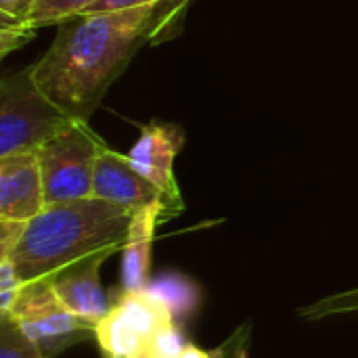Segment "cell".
Wrapping results in <instances>:
<instances>
[{
	"instance_id": "obj_10",
	"label": "cell",
	"mask_w": 358,
	"mask_h": 358,
	"mask_svg": "<svg viewBox=\"0 0 358 358\" xmlns=\"http://www.w3.org/2000/svg\"><path fill=\"white\" fill-rule=\"evenodd\" d=\"M109 256L111 254H96L55 273L48 279L65 308L92 329L113 308V300L105 294L99 281V268Z\"/></svg>"
},
{
	"instance_id": "obj_9",
	"label": "cell",
	"mask_w": 358,
	"mask_h": 358,
	"mask_svg": "<svg viewBox=\"0 0 358 358\" xmlns=\"http://www.w3.org/2000/svg\"><path fill=\"white\" fill-rule=\"evenodd\" d=\"M46 208L36 151L0 157V218L29 222Z\"/></svg>"
},
{
	"instance_id": "obj_13",
	"label": "cell",
	"mask_w": 358,
	"mask_h": 358,
	"mask_svg": "<svg viewBox=\"0 0 358 358\" xmlns=\"http://www.w3.org/2000/svg\"><path fill=\"white\" fill-rule=\"evenodd\" d=\"M94 0H38L25 21L36 29L46 25H61L63 21L82 15Z\"/></svg>"
},
{
	"instance_id": "obj_3",
	"label": "cell",
	"mask_w": 358,
	"mask_h": 358,
	"mask_svg": "<svg viewBox=\"0 0 358 358\" xmlns=\"http://www.w3.org/2000/svg\"><path fill=\"white\" fill-rule=\"evenodd\" d=\"M71 122L38 88L31 67L0 82V157L38 151Z\"/></svg>"
},
{
	"instance_id": "obj_5",
	"label": "cell",
	"mask_w": 358,
	"mask_h": 358,
	"mask_svg": "<svg viewBox=\"0 0 358 358\" xmlns=\"http://www.w3.org/2000/svg\"><path fill=\"white\" fill-rule=\"evenodd\" d=\"M4 321H13L42 358H55L69 346L94 336L90 325L65 308L48 279L25 283Z\"/></svg>"
},
{
	"instance_id": "obj_17",
	"label": "cell",
	"mask_w": 358,
	"mask_h": 358,
	"mask_svg": "<svg viewBox=\"0 0 358 358\" xmlns=\"http://www.w3.org/2000/svg\"><path fill=\"white\" fill-rule=\"evenodd\" d=\"M189 346L185 331L178 323L168 325L162 329L149 344V355L145 358H180L182 350Z\"/></svg>"
},
{
	"instance_id": "obj_1",
	"label": "cell",
	"mask_w": 358,
	"mask_h": 358,
	"mask_svg": "<svg viewBox=\"0 0 358 358\" xmlns=\"http://www.w3.org/2000/svg\"><path fill=\"white\" fill-rule=\"evenodd\" d=\"M185 15V8L166 4L76 15L29 65L34 82L71 120L88 122L136 52L176 36Z\"/></svg>"
},
{
	"instance_id": "obj_2",
	"label": "cell",
	"mask_w": 358,
	"mask_h": 358,
	"mask_svg": "<svg viewBox=\"0 0 358 358\" xmlns=\"http://www.w3.org/2000/svg\"><path fill=\"white\" fill-rule=\"evenodd\" d=\"M132 214L99 197L50 203L27 222L8 258L23 283L50 279L76 262L122 250Z\"/></svg>"
},
{
	"instance_id": "obj_7",
	"label": "cell",
	"mask_w": 358,
	"mask_h": 358,
	"mask_svg": "<svg viewBox=\"0 0 358 358\" xmlns=\"http://www.w3.org/2000/svg\"><path fill=\"white\" fill-rule=\"evenodd\" d=\"M92 197L124 206L128 210H138L147 206H164L170 218L182 212L130 164L128 153L124 155L109 147H105L96 159Z\"/></svg>"
},
{
	"instance_id": "obj_20",
	"label": "cell",
	"mask_w": 358,
	"mask_h": 358,
	"mask_svg": "<svg viewBox=\"0 0 358 358\" xmlns=\"http://www.w3.org/2000/svg\"><path fill=\"white\" fill-rule=\"evenodd\" d=\"M27 222L23 220H10V218H0V258H8L13 250L19 245L23 233H25Z\"/></svg>"
},
{
	"instance_id": "obj_23",
	"label": "cell",
	"mask_w": 358,
	"mask_h": 358,
	"mask_svg": "<svg viewBox=\"0 0 358 358\" xmlns=\"http://www.w3.org/2000/svg\"><path fill=\"white\" fill-rule=\"evenodd\" d=\"M109 358H117V357H109Z\"/></svg>"
},
{
	"instance_id": "obj_19",
	"label": "cell",
	"mask_w": 358,
	"mask_h": 358,
	"mask_svg": "<svg viewBox=\"0 0 358 358\" xmlns=\"http://www.w3.org/2000/svg\"><path fill=\"white\" fill-rule=\"evenodd\" d=\"M145 4H166V6H176V8L187 10L191 0H94L82 15L105 13V10H124V8H134V6H145Z\"/></svg>"
},
{
	"instance_id": "obj_21",
	"label": "cell",
	"mask_w": 358,
	"mask_h": 358,
	"mask_svg": "<svg viewBox=\"0 0 358 358\" xmlns=\"http://www.w3.org/2000/svg\"><path fill=\"white\" fill-rule=\"evenodd\" d=\"M38 0H0V13L13 19H25Z\"/></svg>"
},
{
	"instance_id": "obj_6",
	"label": "cell",
	"mask_w": 358,
	"mask_h": 358,
	"mask_svg": "<svg viewBox=\"0 0 358 358\" xmlns=\"http://www.w3.org/2000/svg\"><path fill=\"white\" fill-rule=\"evenodd\" d=\"M172 323L168 308L147 289H120L113 308L94 327V338L107 357L145 358L151 340Z\"/></svg>"
},
{
	"instance_id": "obj_22",
	"label": "cell",
	"mask_w": 358,
	"mask_h": 358,
	"mask_svg": "<svg viewBox=\"0 0 358 358\" xmlns=\"http://www.w3.org/2000/svg\"><path fill=\"white\" fill-rule=\"evenodd\" d=\"M180 358H216V355H212V352H206V350H201V348H197V346L189 344V346L182 350Z\"/></svg>"
},
{
	"instance_id": "obj_4",
	"label": "cell",
	"mask_w": 358,
	"mask_h": 358,
	"mask_svg": "<svg viewBox=\"0 0 358 358\" xmlns=\"http://www.w3.org/2000/svg\"><path fill=\"white\" fill-rule=\"evenodd\" d=\"M105 141L88 126L73 120L36 153L42 170L46 206L92 197L94 166Z\"/></svg>"
},
{
	"instance_id": "obj_15",
	"label": "cell",
	"mask_w": 358,
	"mask_h": 358,
	"mask_svg": "<svg viewBox=\"0 0 358 358\" xmlns=\"http://www.w3.org/2000/svg\"><path fill=\"white\" fill-rule=\"evenodd\" d=\"M0 358H42L13 321L0 319Z\"/></svg>"
},
{
	"instance_id": "obj_12",
	"label": "cell",
	"mask_w": 358,
	"mask_h": 358,
	"mask_svg": "<svg viewBox=\"0 0 358 358\" xmlns=\"http://www.w3.org/2000/svg\"><path fill=\"white\" fill-rule=\"evenodd\" d=\"M145 289L168 308L174 323L191 319L201 304V289L197 287V283L191 277L174 271L159 273L147 283Z\"/></svg>"
},
{
	"instance_id": "obj_18",
	"label": "cell",
	"mask_w": 358,
	"mask_h": 358,
	"mask_svg": "<svg viewBox=\"0 0 358 358\" xmlns=\"http://www.w3.org/2000/svg\"><path fill=\"white\" fill-rule=\"evenodd\" d=\"M23 281L17 275L10 258H0V319H6L23 289Z\"/></svg>"
},
{
	"instance_id": "obj_16",
	"label": "cell",
	"mask_w": 358,
	"mask_h": 358,
	"mask_svg": "<svg viewBox=\"0 0 358 358\" xmlns=\"http://www.w3.org/2000/svg\"><path fill=\"white\" fill-rule=\"evenodd\" d=\"M36 31L38 29L25 19H13L0 13V57H6L8 52L27 44L36 36Z\"/></svg>"
},
{
	"instance_id": "obj_8",
	"label": "cell",
	"mask_w": 358,
	"mask_h": 358,
	"mask_svg": "<svg viewBox=\"0 0 358 358\" xmlns=\"http://www.w3.org/2000/svg\"><path fill=\"white\" fill-rule=\"evenodd\" d=\"M185 141V130L178 124L151 120L141 128L138 141L128 151L130 164L180 210H185V201L174 176V159Z\"/></svg>"
},
{
	"instance_id": "obj_14",
	"label": "cell",
	"mask_w": 358,
	"mask_h": 358,
	"mask_svg": "<svg viewBox=\"0 0 358 358\" xmlns=\"http://www.w3.org/2000/svg\"><path fill=\"white\" fill-rule=\"evenodd\" d=\"M346 313H358V287L350 292H342V294H334L327 296L310 306L300 308V317L306 321H319L325 317H334V315H346Z\"/></svg>"
},
{
	"instance_id": "obj_11",
	"label": "cell",
	"mask_w": 358,
	"mask_h": 358,
	"mask_svg": "<svg viewBox=\"0 0 358 358\" xmlns=\"http://www.w3.org/2000/svg\"><path fill=\"white\" fill-rule=\"evenodd\" d=\"M170 220L164 206L138 208L132 214L128 239L122 248V289L141 292L149 283V264L153 250L155 227Z\"/></svg>"
}]
</instances>
